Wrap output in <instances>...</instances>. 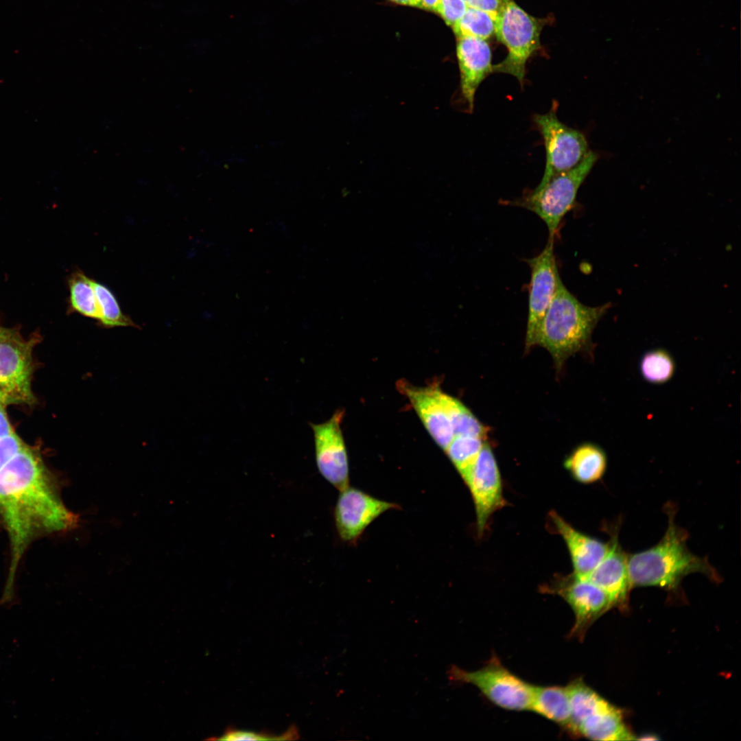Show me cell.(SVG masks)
Returning <instances> with one entry per match:
<instances>
[{
  "instance_id": "1",
  "label": "cell",
  "mask_w": 741,
  "mask_h": 741,
  "mask_svg": "<svg viewBox=\"0 0 741 741\" xmlns=\"http://www.w3.org/2000/svg\"><path fill=\"white\" fill-rule=\"evenodd\" d=\"M0 518L10 548L0 606H11L16 570L29 545L41 536L69 530L78 523L39 451L27 445L0 470Z\"/></svg>"
},
{
  "instance_id": "2",
  "label": "cell",
  "mask_w": 741,
  "mask_h": 741,
  "mask_svg": "<svg viewBox=\"0 0 741 741\" xmlns=\"http://www.w3.org/2000/svg\"><path fill=\"white\" fill-rule=\"evenodd\" d=\"M668 522L666 530L655 545L628 554L631 589L655 586L677 590L684 577L700 573L718 583L721 577L707 557L693 554L687 546L688 533L675 522V506L666 504Z\"/></svg>"
},
{
  "instance_id": "3",
  "label": "cell",
  "mask_w": 741,
  "mask_h": 741,
  "mask_svg": "<svg viewBox=\"0 0 741 741\" xmlns=\"http://www.w3.org/2000/svg\"><path fill=\"white\" fill-rule=\"evenodd\" d=\"M609 307V303L598 307L583 304L559 278L537 340V345L550 353L557 372L568 357L591 346L593 331Z\"/></svg>"
},
{
  "instance_id": "4",
  "label": "cell",
  "mask_w": 741,
  "mask_h": 741,
  "mask_svg": "<svg viewBox=\"0 0 741 741\" xmlns=\"http://www.w3.org/2000/svg\"><path fill=\"white\" fill-rule=\"evenodd\" d=\"M597 160L598 155L590 151L574 168L558 174L532 189H526L517 198L500 202L534 213L546 225L548 237L555 239L564 217L576 204L579 188Z\"/></svg>"
},
{
  "instance_id": "5",
  "label": "cell",
  "mask_w": 741,
  "mask_h": 741,
  "mask_svg": "<svg viewBox=\"0 0 741 741\" xmlns=\"http://www.w3.org/2000/svg\"><path fill=\"white\" fill-rule=\"evenodd\" d=\"M542 27V20L527 13L513 0H504L495 20V34L508 54L493 65V73L511 75L523 86L527 61L540 47Z\"/></svg>"
},
{
  "instance_id": "6",
  "label": "cell",
  "mask_w": 741,
  "mask_h": 741,
  "mask_svg": "<svg viewBox=\"0 0 741 741\" xmlns=\"http://www.w3.org/2000/svg\"><path fill=\"white\" fill-rule=\"evenodd\" d=\"M451 681L475 686L492 703L510 711L530 710L534 685L505 668L495 655L480 669L468 672L453 666Z\"/></svg>"
},
{
  "instance_id": "7",
  "label": "cell",
  "mask_w": 741,
  "mask_h": 741,
  "mask_svg": "<svg viewBox=\"0 0 741 741\" xmlns=\"http://www.w3.org/2000/svg\"><path fill=\"white\" fill-rule=\"evenodd\" d=\"M558 103L553 100L548 113L533 117V122L542 137L546 154L545 167L539 184L574 168L590 152L584 134L560 121L556 115Z\"/></svg>"
},
{
  "instance_id": "8",
  "label": "cell",
  "mask_w": 741,
  "mask_h": 741,
  "mask_svg": "<svg viewBox=\"0 0 741 741\" xmlns=\"http://www.w3.org/2000/svg\"><path fill=\"white\" fill-rule=\"evenodd\" d=\"M38 340V334L27 340L13 329L0 338V390L10 403L32 404L35 401L31 379L32 351Z\"/></svg>"
},
{
  "instance_id": "9",
  "label": "cell",
  "mask_w": 741,
  "mask_h": 741,
  "mask_svg": "<svg viewBox=\"0 0 741 741\" xmlns=\"http://www.w3.org/2000/svg\"><path fill=\"white\" fill-rule=\"evenodd\" d=\"M542 589L545 593L560 596L570 606L575 621L569 637L580 641L593 623L613 607L602 589L574 573L558 576Z\"/></svg>"
},
{
  "instance_id": "10",
  "label": "cell",
  "mask_w": 741,
  "mask_h": 741,
  "mask_svg": "<svg viewBox=\"0 0 741 741\" xmlns=\"http://www.w3.org/2000/svg\"><path fill=\"white\" fill-rule=\"evenodd\" d=\"M554 242L555 239L548 237L545 248L539 255L526 259L530 269L525 339V348L527 351L537 345L540 327L561 277L554 252Z\"/></svg>"
},
{
  "instance_id": "11",
  "label": "cell",
  "mask_w": 741,
  "mask_h": 741,
  "mask_svg": "<svg viewBox=\"0 0 741 741\" xmlns=\"http://www.w3.org/2000/svg\"><path fill=\"white\" fill-rule=\"evenodd\" d=\"M344 414V410L338 409L326 422L309 423L314 432L318 469L340 491L349 486L348 456L341 429Z\"/></svg>"
},
{
  "instance_id": "12",
  "label": "cell",
  "mask_w": 741,
  "mask_h": 741,
  "mask_svg": "<svg viewBox=\"0 0 741 741\" xmlns=\"http://www.w3.org/2000/svg\"><path fill=\"white\" fill-rule=\"evenodd\" d=\"M473 499L477 532L482 536L493 514L506 505L502 481L493 451L484 443L466 483Z\"/></svg>"
},
{
  "instance_id": "13",
  "label": "cell",
  "mask_w": 741,
  "mask_h": 741,
  "mask_svg": "<svg viewBox=\"0 0 741 741\" xmlns=\"http://www.w3.org/2000/svg\"><path fill=\"white\" fill-rule=\"evenodd\" d=\"M340 492L334 518L338 535L345 542L356 543L381 514L400 508L395 503L381 500L356 488L348 486Z\"/></svg>"
},
{
  "instance_id": "14",
  "label": "cell",
  "mask_w": 741,
  "mask_h": 741,
  "mask_svg": "<svg viewBox=\"0 0 741 741\" xmlns=\"http://www.w3.org/2000/svg\"><path fill=\"white\" fill-rule=\"evenodd\" d=\"M456 38L460 100L466 112L471 113L478 89L493 73L491 50L486 40L471 36Z\"/></svg>"
},
{
  "instance_id": "15",
  "label": "cell",
  "mask_w": 741,
  "mask_h": 741,
  "mask_svg": "<svg viewBox=\"0 0 741 741\" xmlns=\"http://www.w3.org/2000/svg\"><path fill=\"white\" fill-rule=\"evenodd\" d=\"M607 551L586 578L602 589L608 596L612 607L626 609L631 590L628 570V554L619 542V530L611 531Z\"/></svg>"
},
{
  "instance_id": "16",
  "label": "cell",
  "mask_w": 741,
  "mask_h": 741,
  "mask_svg": "<svg viewBox=\"0 0 741 741\" xmlns=\"http://www.w3.org/2000/svg\"><path fill=\"white\" fill-rule=\"evenodd\" d=\"M397 389L405 395L425 427L444 451L454 436L449 418L440 400L438 386H416L401 379L396 384Z\"/></svg>"
},
{
  "instance_id": "17",
  "label": "cell",
  "mask_w": 741,
  "mask_h": 741,
  "mask_svg": "<svg viewBox=\"0 0 741 741\" xmlns=\"http://www.w3.org/2000/svg\"><path fill=\"white\" fill-rule=\"evenodd\" d=\"M549 516L557 532L563 539L569 551L573 573L585 577L599 564L604 556L608 543L590 537L574 528L556 511Z\"/></svg>"
},
{
  "instance_id": "18",
  "label": "cell",
  "mask_w": 741,
  "mask_h": 741,
  "mask_svg": "<svg viewBox=\"0 0 741 741\" xmlns=\"http://www.w3.org/2000/svg\"><path fill=\"white\" fill-rule=\"evenodd\" d=\"M571 722L569 733L575 737L598 724L616 708L581 679L572 680L566 686Z\"/></svg>"
},
{
  "instance_id": "19",
  "label": "cell",
  "mask_w": 741,
  "mask_h": 741,
  "mask_svg": "<svg viewBox=\"0 0 741 741\" xmlns=\"http://www.w3.org/2000/svg\"><path fill=\"white\" fill-rule=\"evenodd\" d=\"M563 466L576 482L591 484L600 480L607 467L604 451L598 445L585 443L577 446L565 458Z\"/></svg>"
},
{
  "instance_id": "20",
  "label": "cell",
  "mask_w": 741,
  "mask_h": 741,
  "mask_svg": "<svg viewBox=\"0 0 741 741\" xmlns=\"http://www.w3.org/2000/svg\"><path fill=\"white\" fill-rule=\"evenodd\" d=\"M530 710L555 722L569 733L571 713L566 687L534 685Z\"/></svg>"
},
{
  "instance_id": "21",
  "label": "cell",
  "mask_w": 741,
  "mask_h": 741,
  "mask_svg": "<svg viewBox=\"0 0 741 741\" xmlns=\"http://www.w3.org/2000/svg\"><path fill=\"white\" fill-rule=\"evenodd\" d=\"M438 396L451 421L454 436L486 438L489 427L482 424L460 401L440 389Z\"/></svg>"
},
{
  "instance_id": "22",
  "label": "cell",
  "mask_w": 741,
  "mask_h": 741,
  "mask_svg": "<svg viewBox=\"0 0 741 741\" xmlns=\"http://www.w3.org/2000/svg\"><path fill=\"white\" fill-rule=\"evenodd\" d=\"M68 286L70 311L95 319L98 322L100 311L93 287L92 279L87 277L82 270H78L69 276Z\"/></svg>"
},
{
  "instance_id": "23",
  "label": "cell",
  "mask_w": 741,
  "mask_h": 741,
  "mask_svg": "<svg viewBox=\"0 0 741 741\" xmlns=\"http://www.w3.org/2000/svg\"><path fill=\"white\" fill-rule=\"evenodd\" d=\"M485 442L480 438L455 436L445 451L465 484Z\"/></svg>"
},
{
  "instance_id": "24",
  "label": "cell",
  "mask_w": 741,
  "mask_h": 741,
  "mask_svg": "<svg viewBox=\"0 0 741 741\" xmlns=\"http://www.w3.org/2000/svg\"><path fill=\"white\" fill-rule=\"evenodd\" d=\"M92 284L100 311L98 320L99 325L105 328L137 327L132 320L121 311L115 296L109 288L93 279Z\"/></svg>"
},
{
  "instance_id": "25",
  "label": "cell",
  "mask_w": 741,
  "mask_h": 741,
  "mask_svg": "<svg viewBox=\"0 0 741 741\" xmlns=\"http://www.w3.org/2000/svg\"><path fill=\"white\" fill-rule=\"evenodd\" d=\"M642 377L653 384H662L674 375L675 363L672 356L666 350L656 349L644 353L639 362Z\"/></svg>"
},
{
  "instance_id": "26",
  "label": "cell",
  "mask_w": 741,
  "mask_h": 741,
  "mask_svg": "<svg viewBox=\"0 0 741 741\" xmlns=\"http://www.w3.org/2000/svg\"><path fill=\"white\" fill-rule=\"evenodd\" d=\"M451 27L456 37L486 40L495 34V19L484 11L467 7L463 16Z\"/></svg>"
},
{
  "instance_id": "27",
  "label": "cell",
  "mask_w": 741,
  "mask_h": 741,
  "mask_svg": "<svg viewBox=\"0 0 741 741\" xmlns=\"http://www.w3.org/2000/svg\"><path fill=\"white\" fill-rule=\"evenodd\" d=\"M297 731L294 727H292L283 734L280 736H270L263 733H257L252 731L229 729L227 730L221 738L220 740H294L296 738Z\"/></svg>"
},
{
  "instance_id": "28",
  "label": "cell",
  "mask_w": 741,
  "mask_h": 741,
  "mask_svg": "<svg viewBox=\"0 0 741 741\" xmlns=\"http://www.w3.org/2000/svg\"><path fill=\"white\" fill-rule=\"evenodd\" d=\"M467 9L463 0H440L437 14L447 25L452 27L460 19Z\"/></svg>"
},
{
  "instance_id": "29",
  "label": "cell",
  "mask_w": 741,
  "mask_h": 741,
  "mask_svg": "<svg viewBox=\"0 0 741 741\" xmlns=\"http://www.w3.org/2000/svg\"><path fill=\"white\" fill-rule=\"evenodd\" d=\"M25 446L26 444L15 433L0 438V470Z\"/></svg>"
},
{
  "instance_id": "30",
  "label": "cell",
  "mask_w": 741,
  "mask_h": 741,
  "mask_svg": "<svg viewBox=\"0 0 741 741\" xmlns=\"http://www.w3.org/2000/svg\"><path fill=\"white\" fill-rule=\"evenodd\" d=\"M468 8L478 9L490 14L495 20L504 0H463Z\"/></svg>"
},
{
  "instance_id": "31",
  "label": "cell",
  "mask_w": 741,
  "mask_h": 741,
  "mask_svg": "<svg viewBox=\"0 0 741 741\" xmlns=\"http://www.w3.org/2000/svg\"><path fill=\"white\" fill-rule=\"evenodd\" d=\"M4 405V404L0 403V438L14 434L6 414Z\"/></svg>"
},
{
  "instance_id": "32",
  "label": "cell",
  "mask_w": 741,
  "mask_h": 741,
  "mask_svg": "<svg viewBox=\"0 0 741 741\" xmlns=\"http://www.w3.org/2000/svg\"><path fill=\"white\" fill-rule=\"evenodd\" d=\"M423 9L437 13L440 0H421Z\"/></svg>"
},
{
  "instance_id": "33",
  "label": "cell",
  "mask_w": 741,
  "mask_h": 741,
  "mask_svg": "<svg viewBox=\"0 0 741 741\" xmlns=\"http://www.w3.org/2000/svg\"><path fill=\"white\" fill-rule=\"evenodd\" d=\"M397 4L416 7L423 9L421 0H388Z\"/></svg>"
},
{
  "instance_id": "34",
  "label": "cell",
  "mask_w": 741,
  "mask_h": 741,
  "mask_svg": "<svg viewBox=\"0 0 741 741\" xmlns=\"http://www.w3.org/2000/svg\"><path fill=\"white\" fill-rule=\"evenodd\" d=\"M0 403H3L4 405L10 403L8 398L6 397V395L1 390H0Z\"/></svg>"
},
{
  "instance_id": "35",
  "label": "cell",
  "mask_w": 741,
  "mask_h": 741,
  "mask_svg": "<svg viewBox=\"0 0 741 741\" xmlns=\"http://www.w3.org/2000/svg\"><path fill=\"white\" fill-rule=\"evenodd\" d=\"M10 330V329L4 328L0 326V338L8 334Z\"/></svg>"
}]
</instances>
